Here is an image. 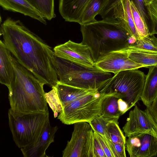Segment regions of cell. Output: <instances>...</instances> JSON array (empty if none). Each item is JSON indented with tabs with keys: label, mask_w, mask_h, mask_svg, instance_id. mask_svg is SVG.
Returning <instances> with one entry per match:
<instances>
[{
	"label": "cell",
	"mask_w": 157,
	"mask_h": 157,
	"mask_svg": "<svg viewBox=\"0 0 157 157\" xmlns=\"http://www.w3.org/2000/svg\"><path fill=\"white\" fill-rule=\"evenodd\" d=\"M1 33L7 48L17 61L44 85L55 86L59 82L52 48L19 20L8 17Z\"/></svg>",
	"instance_id": "6da1fadb"
},
{
	"label": "cell",
	"mask_w": 157,
	"mask_h": 157,
	"mask_svg": "<svg viewBox=\"0 0 157 157\" xmlns=\"http://www.w3.org/2000/svg\"><path fill=\"white\" fill-rule=\"evenodd\" d=\"M10 60L14 75L8 89V98L13 112L28 113L48 111L44 86L30 71L11 54Z\"/></svg>",
	"instance_id": "7a4b0ae2"
},
{
	"label": "cell",
	"mask_w": 157,
	"mask_h": 157,
	"mask_svg": "<svg viewBox=\"0 0 157 157\" xmlns=\"http://www.w3.org/2000/svg\"><path fill=\"white\" fill-rule=\"evenodd\" d=\"M80 25L82 43L89 48L95 63L109 53L126 49L136 41L117 21L102 19Z\"/></svg>",
	"instance_id": "3957f363"
},
{
	"label": "cell",
	"mask_w": 157,
	"mask_h": 157,
	"mask_svg": "<svg viewBox=\"0 0 157 157\" xmlns=\"http://www.w3.org/2000/svg\"><path fill=\"white\" fill-rule=\"evenodd\" d=\"M59 82L74 87L99 90L114 75L96 67H89L55 55Z\"/></svg>",
	"instance_id": "277c9868"
},
{
	"label": "cell",
	"mask_w": 157,
	"mask_h": 157,
	"mask_svg": "<svg viewBox=\"0 0 157 157\" xmlns=\"http://www.w3.org/2000/svg\"><path fill=\"white\" fill-rule=\"evenodd\" d=\"M9 124L16 146L22 148L36 143L49 119V111L28 113L8 112Z\"/></svg>",
	"instance_id": "5b68a950"
},
{
	"label": "cell",
	"mask_w": 157,
	"mask_h": 157,
	"mask_svg": "<svg viewBox=\"0 0 157 157\" xmlns=\"http://www.w3.org/2000/svg\"><path fill=\"white\" fill-rule=\"evenodd\" d=\"M145 77L138 69L122 71L114 74L98 91L115 93L128 103L130 109L140 100Z\"/></svg>",
	"instance_id": "8992f818"
},
{
	"label": "cell",
	"mask_w": 157,
	"mask_h": 157,
	"mask_svg": "<svg viewBox=\"0 0 157 157\" xmlns=\"http://www.w3.org/2000/svg\"><path fill=\"white\" fill-rule=\"evenodd\" d=\"M115 93H100L97 91L82 97L63 107L57 119L67 125L76 123H89L100 114L104 99Z\"/></svg>",
	"instance_id": "52a82bcc"
},
{
	"label": "cell",
	"mask_w": 157,
	"mask_h": 157,
	"mask_svg": "<svg viewBox=\"0 0 157 157\" xmlns=\"http://www.w3.org/2000/svg\"><path fill=\"white\" fill-rule=\"evenodd\" d=\"M70 140L63 151V157H95L94 131L88 122L74 124Z\"/></svg>",
	"instance_id": "ba28073f"
},
{
	"label": "cell",
	"mask_w": 157,
	"mask_h": 157,
	"mask_svg": "<svg viewBox=\"0 0 157 157\" xmlns=\"http://www.w3.org/2000/svg\"><path fill=\"white\" fill-rule=\"evenodd\" d=\"M130 0H109L99 14L102 19L116 21L121 23L136 40L140 38L135 26Z\"/></svg>",
	"instance_id": "9c48e42d"
},
{
	"label": "cell",
	"mask_w": 157,
	"mask_h": 157,
	"mask_svg": "<svg viewBox=\"0 0 157 157\" xmlns=\"http://www.w3.org/2000/svg\"><path fill=\"white\" fill-rule=\"evenodd\" d=\"M95 63L98 68L114 74L123 71L146 67L130 59L126 49L109 52Z\"/></svg>",
	"instance_id": "30bf717a"
},
{
	"label": "cell",
	"mask_w": 157,
	"mask_h": 157,
	"mask_svg": "<svg viewBox=\"0 0 157 157\" xmlns=\"http://www.w3.org/2000/svg\"><path fill=\"white\" fill-rule=\"evenodd\" d=\"M53 50L55 55L59 57L87 67L95 66L89 48L82 42L69 40L55 46Z\"/></svg>",
	"instance_id": "8fae6325"
},
{
	"label": "cell",
	"mask_w": 157,
	"mask_h": 157,
	"mask_svg": "<svg viewBox=\"0 0 157 157\" xmlns=\"http://www.w3.org/2000/svg\"><path fill=\"white\" fill-rule=\"evenodd\" d=\"M125 136L139 133L150 134L157 138V128L147 112L136 105L129 112L127 121L123 127Z\"/></svg>",
	"instance_id": "7c38bea8"
},
{
	"label": "cell",
	"mask_w": 157,
	"mask_h": 157,
	"mask_svg": "<svg viewBox=\"0 0 157 157\" xmlns=\"http://www.w3.org/2000/svg\"><path fill=\"white\" fill-rule=\"evenodd\" d=\"M126 147L130 157L157 156V138L147 133H139L128 136Z\"/></svg>",
	"instance_id": "4fadbf2b"
},
{
	"label": "cell",
	"mask_w": 157,
	"mask_h": 157,
	"mask_svg": "<svg viewBox=\"0 0 157 157\" xmlns=\"http://www.w3.org/2000/svg\"><path fill=\"white\" fill-rule=\"evenodd\" d=\"M58 129L57 126H52L48 119L40 137L34 144L21 148L24 157H44L46 151L54 142L55 134Z\"/></svg>",
	"instance_id": "5bb4252c"
},
{
	"label": "cell",
	"mask_w": 157,
	"mask_h": 157,
	"mask_svg": "<svg viewBox=\"0 0 157 157\" xmlns=\"http://www.w3.org/2000/svg\"><path fill=\"white\" fill-rule=\"evenodd\" d=\"M91 0H59V10L66 21L79 23L86 6Z\"/></svg>",
	"instance_id": "9a60e30c"
},
{
	"label": "cell",
	"mask_w": 157,
	"mask_h": 157,
	"mask_svg": "<svg viewBox=\"0 0 157 157\" xmlns=\"http://www.w3.org/2000/svg\"><path fill=\"white\" fill-rule=\"evenodd\" d=\"M0 5L4 10L20 13L47 25L46 19L27 0H0Z\"/></svg>",
	"instance_id": "2e32d148"
},
{
	"label": "cell",
	"mask_w": 157,
	"mask_h": 157,
	"mask_svg": "<svg viewBox=\"0 0 157 157\" xmlns=\"http://www.w3.org/2000/svg\"><path fill=\"white\" fill-rule=\"evenodd\" d=\"M54 87L56 90L62 107L82 97L98 91L74 87L59 82Z\"/></svg>",
	"instance_id": "e0dca14e"
},
{
	"label": "cell",
	"mask_w": 157,
	"mask_h": 157,
	"mask_svg": "<svg viewBox=\"0 0 157 157\" xmlns=\"http://www.w3.org/2000/svg\"><path fill=\"white\" fill-rule=\"evenodd\" d=\"M11 53L3 41H0V82L9 88L14 78V71L10 60Z\"/></svg>",
	"instance_id": "ac0fdd59"
},
{
	"label": "cell",
	"mask_w": 157,
	"mask_h": 157,
	"mask_svg": "<svg viewBox=\"0 0 157 157\" xmlns=\"http://www.w3.org/2000/svg\"><path fill=\"white\" fill-rule=\"evenodd\" d=\"M146 75L140 100L146 107H149L157 95V66L148 67Z\"/></svg>",
	"instance_id": "d6986e66"
},
{
	"label": "cell",
	"mask_w": 157,
	"mask_h": 157,
	"mask_svg": "<svg viewBox=\"0 0 157 157\" xmlns=\"http://www.w3.org/2000/svg\"><path fill=\"white\" fill-rule=\"evenodd\" d=\"M126 49L130 52L157 54V37L149 35L141 38Z\"/></svg>",
	"instance_id": "ffe728a7"
},
{
	"label": "cell",
	"mask_w": 157,
	"mask_h": 157,
	"mask_svg": "<svg viewBox=\"0 0 157 157\" xmlns=\"http://www.w3.org/2000/svg\"><path fill=\"white\" fill-rule=\"evenodd\" d=\"M109 1L91 0L84 11L79 24L81 25L96 21V16L100 13L108 4Z\"/></svg>",
	"instance_id": "44dd1931"
},
{
	"label": "cell",
	"mask_w": 157,
	"mask_h": 157,
	"mask_svg": "<svg viewBox=\"0 0 157 157\" xmlns=\"http://www.w3.org/2000/svg\"><path fill=\"white\" fill-rule=\"evenodd\" d=\"M118 98L115 95L109 96L105 98L102 104L100 115L109 121L118 122L121 115L118 108Z\"/></svg>",
	"instance_id": "7402d4cb"
},
{
	"label": "cell",
	"mask_w": 157,
	"mask_h": 157,
	"mask_svg": "<svg viewBox=\"0 0 157 157\" xmlns=\"http://www.w3.org/2000/svg\"><path fill=\"white\" fill-rule=\"evenodd\" d=\"M46 19L50 21L56 17L54 0H27Z\"/></svg>",
	"instance_id": "603a6c76"
},
{
	"label": "cell",
	"mask_w": 157,
	"mask_h": 157,
	"mask_svg": "<svg viewBox=\"0 0 157 157\" xmlns=\"http://www.w3.org/2000/svg\"><path fill=\"white\" fill-rule=\"evenodd\" d=\"M128 51L129 58L136 63L146 67L157 66V54Z\"/></svg>",
	"instance_id": "cb8c5ba5"
},
{
	"label": "cell",
	"mask_w": 157,
	"mask_h": 157,
	"mask_svg": "<svg viewBox=\"0 0 157 157\" xmlns=\"http://www.w3.org/2000/svg\"><path fill=\"white\" fill-rule=\"evenodd\" d=\"M106 132L109 140L113 143L125 144V136L120 128L118 122L109 121L107 125Z\"/></svg>",
	"instance_id": "d4e9b609"
},
{
	"label": "cell",
	"mask_w": 157,
	"mask_h": 157,
	"mask_svg": "<svg viewBox=\"0 0 157 157\" xmlns=\"http://www.w3.org/2000/svg\"><path fill=\"white\" fill-rule=\"evenodd\" d=\"M130 2L133 22L139 36L141 38L149 35L148 29L143 19L133 3Z\"/></svg>",
	"instance_id": "484cf974"
},
{
	"label": "cell",
	"mask_w": 157,
	"mask_h": 157,
	"mask_svg": "<svg viewBox=\"0 0 157 157\" xmlns=\"http://www.w3.org/2000/svg\"><path fill=\"white\" fill-rule=\"evenodd\" d=\"M48 93H45V96L46 101L54 113L55 118L56 117L59 113H60L63 107L56 90L54 87Z\"/></svg>",
	"instance_id": "4316f807"
},
{
	"label": "cell",
	"mask_w": 157,
	"mask_h": 157,
	"mask_svg": "<svg viewBox=\"0 0 157 157\" xmlns=\"http://www.w3.org/2000/svg\"><path fill=\"white\" fill-rule=\"evenodd\" d=\"M109 121H110L99 115L96 117L89 123L93 131L109 140L106 132V126Z\"/></svg>",
	"instance_id": "83f0119b"
},
{
	"label": "cell",
	"mask_w": 157,
	"mask_h": 157,
	"mask_svg": "<svg viewBox=\"0 0 157 157\" xmlns=\"http://www.w3.org/2000/svg\"><path fill=\"white\" fill-rule=\"evenodd\" d=\"M130 0L133 3L142 17L147 28L149 35L151 36L152 32L151 25L144 0Z\"/></svg>",
	"instance_id": "f1b7e54d"
},
{
	"label": "cell",
	"mask_w": 157,
	"mask_h": 157,
	"mask_svg": "<svg viewBox=\"0 0 157 157\" xmlns=\"http://www.w3.org/2000/svg\"><path fill=\"white\" fill-rule=\"evenodd\" d=\"M95 136L100 144L107 157H117L113 143L101 135L94 131Z\"/></svg>",
	"instance_id": "f546056e"
},
{
	"label": "cell",
	"mask_w": 157,
	"mask_h": 157,
	"mask_svg": "<svg viewBox=\"0 0 157 157\" xmlns=\"http://www.w3.org/2000/svg\"><path fill=\"white\" fill-rule=\"evenodd\" d=\"M146 6L151 25V36L157 34V0Z\"/></svg>",
	"instance_id": "4dcf8cb0"
},
{
	"label": "cell",
	"mask_w": 157,
	"mask_h": 157,
	"mask_svg": "<svg viewBox=\"0 0 157 157\" xmlns=\"http://www.w3.org/2000/svg\"><path fill=\"white\" fill-rule=\"evenodd\" d=\"M145 110L157 128V95L151 105Z\"/></svg>",
	"instance_id": "1f68e13d"
},
{
	"label": "cell",
	"mask_w": 157,
	"mask_h": 157,
	"mask_svg": "<svg viewBox=\"0 0 157 157\" xmlns=\"http://www.w3.org/2000/svg\"><path fill=\"white\" fill-rule=\"evenodd\" d=\"M93 143L95 157H107L100 144L94 135Z\"/></svg>",
	"instance_id": "d6a6232c"
},
{
	"label": "cell",
	"mask_w": 157,
	"mask_h": 157,
	"mask_svg": "<svg viewBox=\"0 0 157 157\" xmlns=\"http://www.w3.org/2000/svg\"><path fill=\"white\" fill-rule=\"evenodd\" d=\"M112 143L117 157H126L125 144Z\"/></svg>",
	"instance_id": "836d02e7"
},
{
	"label": "cell",
	"mask_w": 157,
	"mask_h": 157,
	"mask_svg": "<svg viewBox=\"0 0 157 157\" xmlns=\"http://www.w3.org/2000/svg\"><path fill=\"white\" fill-rule=\"evenodd\" d=\"M119 110L122 115L130 109L128 103L123 99L119 98L117 100Z\"/></svg>",
	"instance_id": "e575fe53"
},
{
	"label": "cell",
	"mask_w": 157,
	"mask_h": 157,
	"mask_svg": "<svg viewBox=\"0 0 157 157\" xmlns=\"http://www.w3.org/2000/svg\"><path fill=\"white\" fill-rule=\"evenodd\" d=\"M156 0H144V1L145 5L147 6Z\"/></svg>",
	"instance_id": "d590c367"
}]
</instances>
